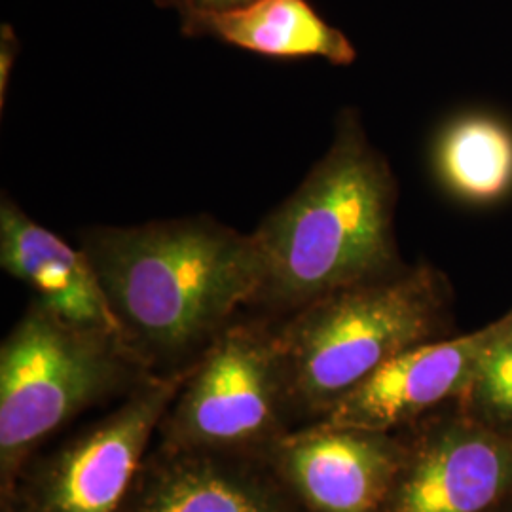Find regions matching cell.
Wrapping results in <instances>:
<instances>
[{
	"mask_svg": "<svg viewBox=\"0 0 512 512\" xmlns=\"http://www.w3.org/2000/svg\"><path fill=\"white\" fill-rule=\"evenodd\" d=\"M84 251L128 348L154 374L196 363L262 285L253 234L217 220L95 228Z\"/></svg>",
	"mask_w": 512,
	"mask_h": 512,
	"instance_id": "1",
	"label": "cell"
},
{
	"mask_svg": "<svg viewBox=\"0 0 512 512\" xmlns=\"http://www.w3.org/2000/svg\"><path fill=\"white\" fill-rule=\"evenodd\" d=\"M397 183L355 114L289 200L253 232L262 285L253 306L293 311L397 272Z\"/></svg>",
	"mask_w": 512,
	"mask_h": 512,
	"instance_id": "2",
	"label": "cell"
},
{
	"mask_svg": "<svg viewBox=\"0 0 512 512\" xmlns=\"http://www.w3.org/2000/svg\"><path fill=\"white\" fill-rule=\"evenodd\" d=\"M444 302L439 272L418 266L327 294L277 323L294 429L321 420L393 357L431 342Z\"/></svg>",
	"mask_w": 512,
	"mask_h": 512,
	"instance_id": "3",
	"label": "cell"
},
{
	"mask_svg": "<svg viewBox=\"0 0 512 512\" xmlns=\"http://www.w3.org/2000/svg\"><path fill=\"white\" fill-rule=\"evenodd\" d=\"M152 374L120 336L33 302L0 348V494L57 431Z\"/></svg>",
	"mask_w": 512,
	"mask_h": 512,
	"instance_id": "4",
	"label": "cell"
},
{
	"mask_svg": "<svg viewBox=\"0 0 512 512\" xmlns=\"http://www.w3.org/2000/svg\"><path fill=\"white\" fill-rule=\"evenodd\" d=\"M294 431L275 323L234 321L192 365L154 444L268 452Z\"/></svg>",
	"mask_w": 512,
	"mask_h": 512,
	"instance_id": "5",
	"label": "cell"
},
{
	"mask_svg": "<svg viewBox=\"0 0 512 512\" xmlns=\"http://www.w3.org/2000/svg\"><path fill=\"white\" fill-rule=\"evenodd\" d=\"M192 365L152 374L103 416L38 450L0 494L2 512H122Z\"/></svg>",
	"mask_w": 512,
	"mask_h": 512,
	"instance_id": "6",
	"label": "cell"
},
{
	"mask_svg": "<svg viewBox=\"0 0 512 512\" xmlns=\"http://www.w3.org/2000/svg\"><path fill=\"white\" fill-rule=\"evenodd\" d=\"M387 433L310 423L268 456L304 512H382L404 461Z\"/></svg>",
	"mask_w": 512,
	"mask_h": 512,
	"instance_id": "7",
	"label": "cell"
},
{
	"mask_svg": "<svg viewBox=\"0 0 512 512\" xmlns=\"http://www.w3.org/2000/svg\"><path fill=\"white\" fill-rule=\"evenodd\" d=\"M122 512H304L268 452L152 444Z\"/></svg>",
	"mask_w": 512,
	"mask_h": 512,
	"instance_id": "8",
	"label": "cell"
},
{
	"mask_svg": "<svg viewBox=\"0 0 512 512\" xmlns=\"http://www.w3.org/2000/svg\"><path fill=\"white\" fill-rule=\"evenodd\" d=\"M512 327V310L484 329L431 340L393 357L315 423L391 431L469 389L488 349Z\"/></svg>",
	"mask_w": 512,
	"mask_h": 512,
	"instance_id": "9",
	"label": "cell"
},
{
	"mask_svg": "<svg viewBox=\"0 0 512 512\" xmlns=\"http://www.w3.org/2000/svg\"><path fill=\"white\" fill-rule=\"evenodd\" d=\"M511 478L505 442L484 433H440L404 454L382 512H484Z\"/></svg>",
	"mask_w": 512,
	"mask_h": 512,
	"instance_id": "10",
	"label": "cell"
},
{
	"mask_svg": "<svg viewBox=\"0 0 512 512\" xmlns=\"http://www.w3.org/2000/svg\"><path fill=\"white\" fill-rule=\"evenodd\" d=\"M0 264L59 317L124 340L90 256L27 217L12 200H2L0 207Z\"/></svg>",
	"mask_w": 512,
	"mask_h": 512,
	"instance_id": "11",
	"label": "cell"
},
{
	"mask_svg": "<svg viewBox=\"0 0 512 512\" xmlns=\"http://www.w3.org/2000/svg\"><path fill=\"white\" fill-rule=\"evenodd\" d=\"M186 31L272 57H323L349 65L357 52L348 37L321 18L308 0H255L247 6L202 12L181 10Z\"/></svg>",
	"mask_w": 512,
	"mask_h": 512,
	"instance_id": "12",
	"label": "cell"
},
{
	"mask_svg": "<svg viewBox=\"0 0 512 512\" xmlns=\"http://www.w3.org/2000/svg\"><path fill=\"white\" fill-rule=\"evenodd\" d=\"M439 183L459 202L492 205L512 192V128L486 112L450 120L433 148Z\"/></svg>",
	"mask_w": 512,
	"mask_h": 512,
	"instance_id": "13",
	"label": "cell"
},
{
	"mask_svg": "<svg viewBox=\"0 0 512 512\" xmlns=\"http://www.w3.org/2000/svg\"><path fill=\"white\" fill-rule=\"evenodd\" d=\"M467 391L497 414L512 416V327L488 349Z\"/></svg>",
	"mask_w": 512,
	"mask_h": 512,
	"instance_id": "14",
	"label": "cell"
},
{
	"mask_svg": "<svg viewBox=\"0 0 512 512\" xmlns=\"http://www.w3.org/2000/svg\"><path fill=\"white\" fill-rule=\"evenodd\" d=\"M18 50V37L12 25L4 23L2 35H0V107H4V101H6V88L10 82V73H12Z\"/></svg>",
	"mask_w": 512,
	"mask_h": 512,
	"instance_id": "15",
	"label": "cell"
},
{
	"mask_svg": "<svg viewBox=\"0 0 512 512\" xmlns=\"http://www.w3.org/2000/svg\"><path fill=\"white\" fill-rule=\"evenodd\" d=\"M179 10H202V12H222L247 6L255 0H173Z\"/></svg>",
	"mask_w": 512,
	"mask_h": 512,
	"instance_id": "16",
	"label": "cell"
}]
</instances>
